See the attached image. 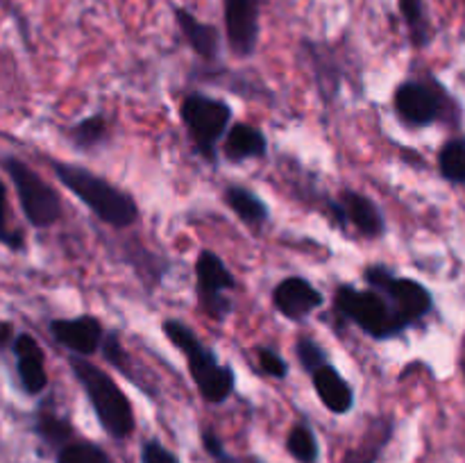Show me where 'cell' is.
I'll use <instances>...</instances> for the list:
<instances>
[{
    "instance_id": "cell-18",
    "label": "cell",
    "mask_w": 465,
    "mask_h": 463,
    "mask_svg": "<svg viewBox=\"0 0 465 463\" xmlns=\"http://www.w3.org/2000/svg\"><path fill=\"white\" fill-rule=\"evenodd\" d=\"M225 202H227V207H230L232 212L241 218V221L248 222V225H252V227L263 225V222L268 221V216H271V212H268V204L263 202V200L259 198L254 191L245 189V186H239V184L227 186Z\"/></svg>"
},
{
    "instance_id": "cell-8",
    "label": "cell",
    "mask_w": 465,
    "mask_h": 463,
    "mask_svg": "<svg viewBox=\"0 0 465 463\" xmlns=\"http://www.w3.org/2000/svg\"><path fill=\"white\" fill-rule=\"evenodd\" d=\"M195 277H198V298L207 313L216 320H223L232 313V302L225 298L227 291L236 286V277L227 271L223 259L212 250H203L195 261Z\"/></svg>"
},
{
    "instance_id": "cell-25",
    "label": "cell",
    "mask_w": 465,
    "mask_h": 463,
    "mask_svg": "<svg viewBox=\"0 0 465 463\" xmlns=\"http://www.w3.org/2000/svg\"><path fill=\"white\" fill-rule=\"evenodd\" d=\"M36 434L44 440H48L50 445H68L66 440L71 438L73 429L66 420L57 416H50V413H41L39 420H36Z\"/></svg>"
},
{
    "instance_id": "cell-11",
    "label": "cell",
    "mask_w": 465,
    "mask_h": 463,
    "mask_svg": "<svg viewBox=\"0 0 465 463\" xmlns=\"http://www.w3.org/2000/svg\"><path fill=\"white\" fill-rule=\"evenodd\" d=\"M272 304L282 316L304 320L322 307V293L304 277H286L272 291Z\"/></svg>"
},
{
    "instance_id": "cell-24",
    "label": "cell",
    "mask_w": 465,
    "mask_h": 463,
    "mask_svg": "<svg viewBox=\"0 0 465 463\" xmlns=\"http://www.w3.org/2000/svg\"><path fill=\"white\" fill-rule=\"evenodd\" d=\"M0 245L14 250V252L25 248V239H23V234L18 232V227H14L12 222H9L7 189H5L3 180H0Z\"/></svg>"
},
{
    "instance_id": "cell-4",
    "label": "cell",
    "mask_w": 465,
    "mask_h": 463,
    "mask_svg": "<svg viewBox=\"0 0 465 463\" xmlns=\"http://www.w3.org/2000/svg\"><path fill=\"white\" fill-rule=\"evenodd\" d=\"M334 304L336 311L343 313L354 325L361 327V331L377 340L393 339L409 327L407 318L398 311V307L375 289L359 291L354 286L343 284L336 289Z\"/></svg>"
},
{
    "instance_id": "cell-14",
    "label": "cell",
    "mask_w": 465,
    "mask_h": 463,
    "mask_svg": "<svg viewBox=\"0 0 465 463\" xmlns=\"http://www.w3.org/2000/svg\"><path fill=\"white\" fill-rule=\"evenodd\" d=\"M313 389H316L321 402L330 409L331 413H348L354 404L352 386L341 377L334 366L325 363L312 375Z\"/></svg>"
},
{
    "instance_id": "cell-5",
    "label": "cell",
    "mask_w": 465,
    "mask_h": 463,
    "mask_svg": "<svg viewBox=\"0 0 465 463\" xmlns=\"http://www.w3.org/2000/svg\"><path fill=\"white\" fill-rule=\"evenodd\" d=\"M3 166L7 175L12 177V184L16 189L18 202H21L27 222L32 227H39V230L54 225L62 216V200H59L57 191L21 159L7 157Z\"/></svg>"
},
{
    "instance_id": "cell-28",
    "label": "cell",
    "mask_w": 465,
    "mask_h": 463,
    "mask_svg": "<svg viewBox=\"0 0 465 463\" xmlns=\"http://www.w3.org/2000/svg\"><path fill=\"white\" fill-rule=\"evenodd\" d=\"M141 461L143 463H180V458L173 452H168L157 440H148L141 449Z\"/></svg>"
},
{
    "instance_id": "cell-1",
    "label": "cell",
    "mask_w": 465,
    "mask_h": 463,
    "mask_svg": "<svg viewBox=\"0 0 465 463\" xmlns=\"http://www.w3.org/2000/svg\"><path fill=\"white\" fill-rule=\"evenodd\" d=\"M53 171L57 180L107 225L123 230V227H130L139 221V207L132 200V195L114 186L104 177L95 175L82 166L59 162L53 163Z\"/></svg>"
},
{
    "instance_id": "cell-32",
    "label": "cell",
    "mask_w": 465,
    "mask_h": 463,
    "mask_svg": "<svg viewBox=\"0 0 465 463\" xmlns=\"http://www.w3.org/2000/svg\"><path fill=\"white\" fill-rule=\"evenodd\" d=\"M463 370H465V366H463Z\"/></svg>"
},
{
    "instance_id": "cell-12",
    "label": "cell",
    "mask_w": 465,
    "mask_h": 463,
    "mask_svg": "<svg viewBox=\"0 0 465 463\" xmlns=\"http://www.w3.org/2000/svg\"><path fill=\"white\" fill-rule=\"evenodd\" d=\"M14 354H16V370L18 379H21L23 390L27 395H39L48 386V372H45L44 350L36 343V339L27 331L16 334L12 345Z\"/></svg>"
},
{
    "instance_id": "cell-2",
    "label": "cell",
    "mask_w": 465,
    "mask_h": 463,
    "mask_svg": "<svg viewBox=\"0 0 465 463\" xmlns=\"http://www.w3.org/2000/svg\"><path fill=\"white\" fill-rule=\"evenodd\" d=\"M163 331L168 339L173 340L180 352H184L186 361H189L191 377H193L195 386L203 393V398L212 404L225 402L232 395L236 384V375L230 366H223L218 361V354L212 348L203 343L198 336L193 334L191 327H186L182 320H173L168 318L163 322Z\"/></svg>"
},
{
    "instance_id": "cell-3",
    "label": "cell",
    "mask_w": 465,
    "mask_h": 463,
    "mask_svg": "<svg viewBox=\"0 0 465 463\" xmlns=\"http://www.w3.org/2000/svg\"><path fill=\"white\" fill-rule=\"evenodd\" d=\"M71 368L103 429L114 438H127L134 431V411L121 386L86 359H71Z\"/></svg>"
},
{
    "instance_id": "cell-21",
    "label": "cell",
    "mask_w": 465,
    "mask_h": 463,
    "mask_svg": "<svg viewBox=\"0 0 465 463\" xmlns=\"http://www.w3.org/2000/svg\"><path fill=\"white\" fill-rule=\"evenodd\" d=\"M439 166L443 177L457 184H465V141L454 139L445 143L439 154Z\"/></svg>"
},
{
    "instance_id": "cell-20",
    "label": "cell",
    "mask_w": 465,
    "mask_h": 463,
    "mask_svg": "<svg viewBox=\"0 0 465 463\" xmlns=\"http://www.w3.org/2000/svg\"><path fill=\"white\" fill-rule=\"evenodd\" d=\"M286 448H289L291 457L300 463H316L318 458V440L313 436L312 427L309 425H295L289 431L286 438Z\"/></svg>"
},
{
    "instance_id": "cell-31",
    "label": "cell",
    "mask_w": 465,
    "mask_h": 463,
    "mask_svg": "<svg viewBox=\"0 0 465 463\" xmlns=\"http://www.w3.org/2000/svg\"><path fill=\"white\" fill-rule=\"evenodd\" d=\"M14 339H16L14 327L9 322H0V350H5L7 345H14Z\"/></svg>"
},
{
    "instance_id": "cell-29",
    "label": "cell",
    "mask_w": 465,
    "mask_h": 463,
    "mask_svg": "<svg viewBox=\"0 0 465 463\" xmlns=\"http://www.w3.org/2000/svg\"><path fill=\"white\" fill-rule=\"evenodd\" d=\"M375 457H377V445L375 448H357L354 452H350L348 457H345L343 463H375Z\"/></svg>"
},
{
    "instance_id": "cell-13",
    "label": "cell",
    "mask_w": 465,
    "mask_h": 463,
    "mask_svg": "<svg viewBox=\"0 0 465 463\" xmlns=\"http://www.w3.org/2000/svg\"><path fill=\"white\" fill-rule=\"evenodd\" d=\"M395 109L413 125H430L439 116V98L420 82H404L395 91Z\"/></svg>"
},
{
    "instance_id": "cell-15",
    "label": "cell",
    "mask_w": 465,
    "mask_h": 463,
    "mask_svg": "<svg viewBox=\"0 0 465 463\" xmlns=\"http://www.w3.org/2000/svg\"><path fill=\"white\" fill-rule=\"evenodd\" d=\"M339 204L345 213V222H352L363 236L375 239V236L384 234V218L375 202L368 200L366 195L357 193V191H343Z\"/></svg>"
},
{
    "instance_id": "cell-23",
    "label": "cell",
    "mask_w": 465,
    "mask_h": 463,
    "mask_svg": "<svg viewBox=\"0 0 465 463\" xmlns=\"http://www.w3.org/2000/svg\"><path fill=\"white\" fill-rule=\"evenodd\" d=\"M57 463H114L98 445L68 443L59 449Z\"/></svg>"
},
{
    "instance_id": "cell-30",
    "label": "cell",
    "mask_w": 465,
    "mask_h": 463,
    "mask_svg": "<svg viewBox=\"0 0 465 463\" xmlns=\"http://www.w3.org/2000/svg\"><path fill=\"white\" fill-rule=\"evenodd\" d=\"M203 438H204V448L209 449V454H212V457H216V458H223L221 440H218L213 434H209V431H204Z\"/></svg>"
},
{
    "instance_id": "cell-26",
    "label": "cell",
    "mask_w": 465,
    "mask_h": 463,
    "mask_svg": "<svg viewBox=\"0 0 465 463\" xmlns=\"http://www.w3.org/2000/svg\"><path fill=\"white\" fill-rule=\"evenodd\" d=\"M295 354H298L304 370H309L312 375L318 370V368H322L327 363L325 350H322L313 339H300L298 345H295Z\"/></svg>"
},
{
    "instance_id": "cell-17",
    "label": "cell",
    "mask_w": 465,
    "mask_h": 463,
    "mask_svg": "<svg viewBox=\"0 0 465 463\" xmlns=\"http://www.w3.org/2000/svg\"><path fill=\"white\" fill-rule=\"evenodd\" d=\"M266 150H268V141L259 127L245 125V123H236V125L227 132L225 154L230 162H243V159L263 157Z\"/></svg>"
},
{
    "instance_id": "cell-6",
    "label": "cell",
    "mask_w": 465,
    "mask_h": 463,
    "mask_svg": "<svg viewBox=\"0 0 465 463\" xmlns=\"http://www.w3.org/2000/svg\"><path fill=\"white\" fill-rule=\"evenodd\" d=\"M180 113L191 139H193L195 150L212 162L216 157L218 139L225 134L232 121V107L225 100L204 94H191L182 103Z\"/></svg>"
},
{
    "instance_id": "cell-10",
    "label": "cell",
    "mask_w": 465,
    "mask_h": 463,
    "mask_svg": "<svg viewBox=\"0 0 465 463\" xmlns=\"http://www.w3.org/2000/svg\"><path fill=\"white\" fill-rule=\"evenodd\" d=\"M50 334H53V339L59 345L75 352L77 357H91V354H95L104 339L103 325L94 316L57 318V320L50 322Z\"/></svg>"
},
{
    "instance_id": "cell-16",
    "label": "cell",
    "mask_w": 465,
    "mask_h": 463,
    "mask_svg": "<svg viewBox=\"0 0 465 463\" xmlns=\"http://www.w3.org/2000/svg\"><path fill=\"white\" fill-rule=\"evenodd\" d=\"M175 21L180 25L182 34L189 41L191 48L200 54L203 59H216L218 45H221V34L213 25L195 18L189 9L177 7L175 9Z\"/></svg>"
},
{
    "instance_id": "cell-22",
    "label": "cell",
    "mask_w": 465,
    "mask_h": 463,
    "mask_svg": "<svg viewBox=\"0 0 465 463\" xmlns=\"http://www.w3.org/2000/svg\"><path fill=\"white\" fill-rule=\"evenodd\" d=\"M68 134L77 148H94V145L103 143L104 134H107V121L100 113H94V116H86L75 123Z\"/></svg>"
},
{
    "instance_id": "cell-9",
    "label": "cell",
    "mask_w": 465,
    "mask_h": 463,
    "mask_svg": "<svg viewBox=\"0 0 465 463\" xmlns=\"http://www.w3.org/2000/svg\"><path fill=\"white\" fill-rule=\"evenodd\" d=\"M227 44L236 57H250L257 50L262 0H223Z\"/></svg>"
},
{
    "instance_id": "cell-19",
    "label": "cell",
    "mask_w": 465,
    "mask_h": 463,
    "mask_svg": "<svg viewBox=\"0 0 465 463\" xmlns=\"http://www.w3.org/2000/svg\"><path fill=\"white\" fill-rule=\"evenodd\" d=\"M400 14H402L404 23H407L409 32H411V39L418 48L430 44L431 39V25L430 18H427V9L422 0H400L398 3Z\"/></svg>"
},
{
    "instance_id": "cell-27",
    "label": "cell",
    "mask_w": 465,
    "mask_h": 463,
    "mask_svg": "<svg viewBox=\"0 0 465 463\" xmlns=\"http://www.w3.org/2000/svg\"><path fill=\"white\" fill-rule=\"evenodd\" d=\"M257 357H259V363H262V368L268 372V375L277 377V379H284L286 372H289V363H286L275 350L259 348Z\"/></svg>"
},
{
    "instance_id": "cell-7",
    "label": "cell",
    "mask_w": 465,
    "mask_h": 463,
    "mask_svg": "<svg viewBox=\"0 0 465 463\" xmlns=\"http://www.w3.org/2000/svg\"><path fill=\"white\" fill-rule=\"evenodd\" d=\"M366 281L375 291L384 293L391 302L398 307V311L407 318L409 325L420 320L422 316L431 311V293L416 280L398 277L386 266H371L366 271Z\"/></svg>"
}]
</instances>
